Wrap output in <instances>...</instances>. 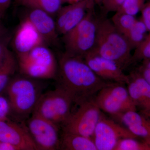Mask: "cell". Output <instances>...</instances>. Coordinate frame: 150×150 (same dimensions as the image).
I'll list each match as a JSON object with an SVG mask.
<instances>
[{"mask_svg": "<svg viewBox=\"0 0 150 150\" xmlns=\"http://www.w3.org/2000/svg\"><path fill=\"white\" fill-rule=\"evenodd\" d=\"M56 79L58 87L65 91L77 105L93 98L101 89L113 82L98 76L83 58L65 52L58 60Z\"/></svg>", "mask_w": 150, "mask_h": 150, "instance_id": "obj_1", "label": "cell"}, {"mask_svg": "<svg viewBox=\"0 0 150 150\" xmlns=\"http://www.w3.org/2000/svg\"><path fill=\"white\" fill-rule=\"evenodd\" d=\"M132 49L126 38L110 20L98 17L95 44L91 51L115 62L124 70L132 64Z\"/></svg>", "mask_w": 150, "mask_h": 150, "instance_id": "obj_2", "label": "cell"}, {"mask_svg": "<svg viewBox=\"0 0 150 150\" xmlns=\"http://www.w3.org/2000/svg\"><path fill=\"white\" fill-rule=\"evenodd\" d=\"M18 120L25 122L32 115L41 92L35 79L21 74L12 78L4 91Z\"/></svg>", "mask_w": 150, "mask_h": 150, "instance_id": "obj_3", "label": "cell"}, {"mask_svg": "<svg viewBox=\"0 0 150 150\" xmlns=\"http://www.w3.org/2000/svg\"><path fill=\"white\" fill-rule=\"evenodd\" d=\"M16 58L20 74L35 79H50L57 77L58 61L47 45L37 46Z\"/></svg>", "mask_w": 150, "mask_h": 150, "instance_id": "obj_4", "label": "cell"}, {"mask_svg": "<svg viewBox=\"0 0 150 150\" xmlns=\"http://www.w3.org/2000/svg\"><path fill=\"white\" fill-rule=\"evenodd\" d=\"M93 6L80 23L71 30L62 35L65 52L83 58L93 49L97 31L98 17Z\"/></svg>", "mask_w": 150, "mask_h": 150, "instance_id": "obj_5", "label": "cell"}, {"mask_svg": "<svg viewBox=\"0 0 150 150\" xmlns=\"http://www.w3.org/2000/svg\"><path fill=\"white\" fill-rule=\"evenodd\" d=\"M74 104L69 95L57 86L55 89L40 95L32 114L61 127L71 115Z\"/></svg>", "mask_w": 150, "mask_h": 150, "instance_id": "obj_6", "label": "cell"}, {"mask_svg": "<svg viewBox=\"0 0 150 150\" xmlns=\"http://www.w3.org/2000/svg\"><path fill=\"white\" fill-rule=\"evenodd\" d=\"M125 84L112 82L101 89L94 97L101 111L118 118L125 112L137 110Z\"/></svg>", "mask_w": 150, "mask_h": 150, "instance_id": "obj_7", "label": "cell"}, {"mask_svg": "<svg viewBox=\"0 0 150 150\" xmlns=\"http://www.w3.org/2000/svg\"><path fill=\"white\" fill-rule=\"evenodd\" d=\"M94 98L79 105L76 110L72 111L69 118L61 126L62 132L92 138L102 114Z\"/></svg>", "mask_w": 150, "mask_h": 150, "instance_id": "obj_8", "label": "cell"}, {"mask_svg": "<svg viewBox=\"0 0 150 150\" xmlns=\"http://www.w3.org/2000/svg\"><path fill=\"white\" fill-rule=\"evenodd\" d=\"M24 122L26 129L37 146L38 150H60L59 126L33 114Z\"/></svg>", "mask_w": 150, "mask_h": 150, "instance_id": "obj_9", "label": "cell"}, {"mask_svg": "<svg viewBox=\"0 0 150 150\" xmlns=\"http://www.w3.org/2000/svg\"><path fill=\"white\" fill-rule=\"evenodd\" d=\"M126 138H139L126 126L101 115L92 139L97 150H114L119 140Z\"/></svg>", "mask_w": 150, "mask_h": 150, "instance_id": "obj_10", "label": "cell"}, {"mask_svg": "<svg viewBox=\"0 0 150 150\" xmlns=\"http://www.w3.org/2000/svg\"><path fill=\"white\" fill-rule=\"evenodd\" d=\"M94 5L93 0H81L62 6L56 14L55 20L59 35H65L76 27Z\"/></svg>", "mask_w": 150, "mask_h": 150, "instance_id": "obj_11", "label": "cell"}, {"mask_svg": "<svg viewBox=\"0 0 150 150\" xmlns=\"http://www.w3.org/2000/svg\"><path fill=\"white\" fill-rule=\"evenodd\" d=\"M85 62L100 78L108 81L127 84L129 76L116 63L90 51L84 56Z\"/></svg>", "mask_w": 150, "mask_h": 150, "instance_id": "obj_12", "label": "cell"}, {"mask_svg": "<svg viewBox=\"0 0 150 150\" xmlns=\"http://www.w3.org/2000/svg\"><path fill=\"white\" fill-rule=\"evenodd\" d=\"M0 142L10 143L18 150H38L24 122L20 124L9 119L0 121Z\"/></svg>", "mask_w": 150, "mask_h": 150, "instance_id": "obj_13", "label": "cell"}, {"mask_svg": "<svg viewBox=\"0 0 150 150\" xmlns=\"http://www.w3.org/2000/svg\"><path fill=\"white\" fill-rule=\"evenodd\" d=\"M12 44L16 56L27 53L40 45L48 46L33 25L25 18L17 28Z\"/></svg>", "mask_w": 150, "mask_h": 150, "instance_id": "obj_14", "label": "cell"}, {"mask_svg": "<svg viewBox=\"0 0 150 150\" xmlns=\"http://www.w3.org/2000/svg\"><path fill=\"white\" fill-rule=\"evenodd\" d=\"M26 8L25 18L33 25L47 45L59 46V35L53 16L41 10Z\"/></svg>", "mask_w": 150, "mask_h": 150, "instance_id": "obj_15", "label": "cell"}, {"mask_svg": "<svg viewBox=\"0 0 150 150\" xmlns=\"http://www.w3.org/2000/svg\"><path fill=\"white\" fill-rule=\"evenodd\" d=\"M127 89L131 99L141 113L150 114V85L138 71L130 73Z\"/></svg>", "mask_w": 150, "mask_h": 150, "instance_id": "obj_16", "label": "cell"}, {"mask_svg": "<svg viewBox=\"0 0 150 150\" xmlns=\"http://www.w3.org/2000/svg\"><path fill=\"white\" fill-rule=\"evenodd\" d=\"M118 118L133 134L150 143V120L146 115L131 110Z\"/></svg>", "mask_w": 150, "mask_h": 150, "instance_id": "obj_17", "label": "cell"}, {"mask_svg": "<svg viewBox=\"0 0 150 150\" xmlns=\"http://www.w3.org/2000/svg\"><path fill=\"white\" fill-rule=\"evenodd\" d=\"M60 150H97V149L90 137L62 132Z\"/></svg>", "mask_w": 150, "mask_h": 150, "instance_id": "obj_18", "label": "cell"}, {"mask_svg": "<svg viewBox=\"0 0 150 150\" xmlns=\"http://www.w3.org/2000/svg\"><path fill=\"white\" fill-rule=\"evenodd\" d=\"M17 69L18 67L16 57L8 49L0 64V93L4 91Z\"/></svg>", "mask_w": 150, "mask_h": 150, "instance_id": "obj_19", "label": "cell"}, {"mask_svg": "<svg viewBox=\"0 0 150 150\" xmlns=\"http://www.w3.org/2000/svg\"><path fill=\"white\" fill-rule=\"evenodd\" d=\"M16 4L28 8L45 11L53 16H56L65 0H16Z\"/></svg>", "mask_w": 150, "mask_h": 150, "instance_id": "obj_20", "label": "cell"}, {"mask_svg": "<svg viewBox=\"0 0 150 150\" xmlns=\"http://www.w3.org/2000/svg\"><path fill=\"white\" fill-rule=\"evenodd\" d=\"M149 31L142 19H137L133 27L124 35L132 50L141 45L147 36Z\"/></svg>", "mask_w": 150, "mask_h": 150, "instance_id": "obj_21", "label": "cell"}, {"mask_svg": "<svg viewBox=\"0 0 150 150\" xmlns=\"http://www.w3.org/2000/svg\"><path fill=\"white\" fill-rule=\"evenodd\" d=\"M110 20L116 29L124 35L133 27L137 19L136 16L117 11Z\"/></svg>", "mask_w": 150, "mask_h": 150, "instance_id": "obj_22", "label": "cell"}, {"mask_svg": "<svg viewBox=\"0 0 150 150\" xmlns=\"http://www.w3.org/2000/svg\"><path fill=\"white\" fill-rule=\"evenodd\" d=\"M140 138H126L119 140L114 150H150V143Z\"/></svg>", "mask_w": 150, "mask_h": 150, "instance_id": "obj_23", "label": "cell"}, {"mask_svg": "<svg viewBox=\"0 0 150 150\" xmlns=\"http://www.w3.org/2000/svg\"><path fill=\"white\" fill-rule=\"evenodd\" d=\"M134 50L132 56V64L138 61H150V32L143 43Z\"/></svg>", "mask_w": 150, "mask_h": 150, "instance_id": "obj_24", "label": "cell"}, {"mask_svg": "<svg viewBox=\"0 0 150 150\" xmlns=\"http://www.w3.org/2000/svg\"><path fill=\"white\" fill-rule=\"evenodd\" d=\"M147 0H126L118 11L136 16L141 11Z\"/></svg>", "mask_w": 150, "mask_h": 150, "instance_id": "obj_25", "label": "cell"}, {"mask_svg": "<svg viewBox=\"0 0 150 150\" xmlns=\"http://www.w3.org/2000/svg\"><path fill=\"white\" fill-rule=\"evenodd\" d=\"M11 112V108L8 98L1 93H0V121L8 120Z\"/></svg>", "mask_w": 150, "mask_h": 150, "instance_id": "obj_26", "label": "cell"}, {"mask_svg": "<svg viewBox=\"0 0 150 150\" xmlns=\"http://www.w3.org/2000/svg\"><path fill=\"white\" fill-rule=\"evenodd\" d=\"M126 0H103L101 5L104 15L117 11Z\"/></svg>", "mask_w": 150, "mask_h": 150, "instance_id": "obj_27", "label": "cell"}, {"mask_svg": "<svg viewBox=\"0 0 150 150\" xmlns=\"http://www.w3.org/2000/svg\"><path fill=\"white\" fill-rule=\"evenodd\" d=\"M11 37L10 35L6 33L0 37V64L2 62L8 50V46Z\"/></svg>", "mask_w": 150, "mask_h": 150, "instance_id": "obj_28", "label": "cell"}, {"mask_svg": "<svg viewBox=\"0 0 150 150\" xmlns=\"http://www.w3.org/2000/svg\"><path fill=\"white\" fill-rule=\"evenodd\" d=\"M142 19L146 26L149 32H150V2L147 0L142 11Z\"/></svg>", "mask_w": 150, "mask_h": 150, "instance_id": "obj_29", "label": "cell"}, {"mask_svg": "<svg viewBox=\"0 0 150 150\" xmlns=\"http://www.w3.org/2000/svg\"><path fill=\"white\" fill-rule=\"evenodd\" d=\"M137 71L150 85V61L143 62L142 66Z\"/></svg>", "mask_w": 150, "mask_h": 150, "instance_id": "obj_30", "label": "cell"}, {"mask_svg": "<svg viewBox=\"0 0 150 150\" xmlns=\"http://www.w3.org/2000/svg\"><path fill=\"white\" fill-rule=\"evenodd\" d=\"M0 150H18L14 145L7 142H0Z\"/></svg>", "mask_w": 150, "mask_h": 150, "instance_id": "obj_31", "label": "cell"}, {"mask_svg": "<svg viewBox=\"0 0 150 150\" xmlns=\"http://www.w3.org/2000/svg\"><path fill=\"white\" fill-rule=\"evenodd\" d=\"M12 0H0V9L5 12L10 4Z\"/></svg>", "mask_w": 150, "mask_h": 150, "instance_id": "obj_32", "label": "cell"}, {"mask_svg": "<svg viewBox=\"0 0 150 150\" xmlns=\"http://www.w3.org/2000/svg\"><path fill=\"white\" fill-rule=\"evenodd\" d=\"M6 33V28L0 22V37H1Z\"/></svg>", "mask_w": 150, "mask_h": 150, "instance_id": "obj_33", "label": "cell"}, {"mask_svg": "<svg viewBox=\"0 0 150 150\" xmlns=\"http://www.w3.org/2000/svg\"><path fill=\"white\" fill-rule=\"evenodd\" d=\"M80 1L81 0H65V2L68 3V4H71Z\"/></svg>", "mask_w": 150, "mask_h": 150, "instance_id": "obj_34", "label": "cell"}, {"mask_svg": "<svg viewBox=\"0 0 150 150\" xmlns=\"http://www.w3.org/2000/svg\"><path fill=\"white\" fill-rule=\"evenodd\" d=\"M103 1V0H93L95 4L98 5H101Z\"/></svg>", "mask_w": 150, "mask_h": 150, "instance_id": "obj_35", "label": "cell"}, {"mask_svg": "<svg viewBox=\"0 0 150 150\" xmlns=\"http://www.w3.org/2000/svg\"><path fill=\"white\" fill-rule=\"evenodd\" d=\"M5 11H4L1 10L0 9V20H1V18H2L3 16V15H4V14Z\"/></svg>", "mask_w": 150, "mask_h": 150, "instance_id": "obj_36", "label": "cell"}, {"mask_svg": "<svg viewBox=\"0 0 150 150\" xmlns=\"http://www.w3.org/2000/svg\"><path fill=\"white\" fill-rule=\"evenodd\" d=\"M146 117H147L148 118H149V119L150 120V114L149 115H146Z\"/></svg>", "mask_w": 150, "mask_h": 150, "instance_id": "obj_37", "label": "cell"}, {"mask_svg": "<svg viewBox=\"0 0 150 150\" xmlns=\"http://www.w3.org/2000/svg\"><path fill=\"white\" fill-rule=\"evenodd\" d=\"M149 1L150 2V0H149Z\"/></svg>", "mask_w": 150, "mask_h": 150, "instance_id": "obj_38", "label": "cell"}]
</instances>
